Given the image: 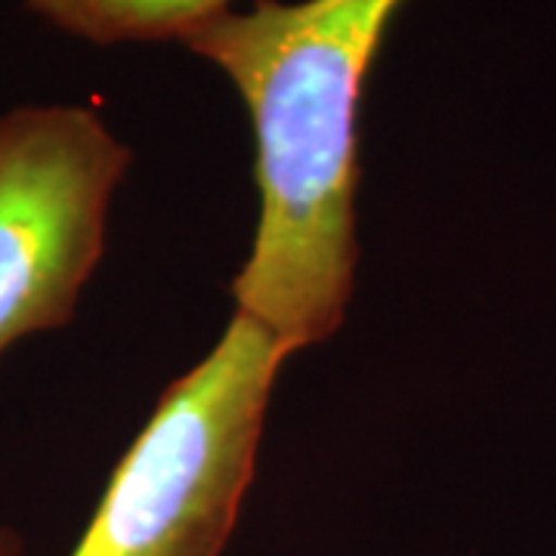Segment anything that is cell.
<instances>
[{"mask_svg":"<svg viewBox=\"0 0 556 556\" xmlns=\"http://www.w3.org/2000/svg\"><path fill=\"white\" fill-rule=\"evenodd\" d=\"M35 16L72 38L115 43L186 40L236 10V0H22Z\"/></svg>","mask_w":556,"mask_h":556,"instance_id":"4","label":"cell"},{"mask_svg":"<svg viewBox=\"0 0 556 556\" xmlns=\"http://www.w3.org/2000/svg\"><path fill=\"white\" fill-rule=\"evenodd\" d=\"M0 556H25V544L16 529L0 522Z\"/></svg>","mask_w":556,"mask_h":556,"instance_id":"5","label":"cell"},{"mask_svg":"<svg viewBox=\"0 0 556 556\" xmlns=\"http://www.w3.org/2000/svg\"><path fill=\"white\" fill-rule=\"evenodd\" d=\"M405 0H257L186 47L248 109L260 214L232 281L236 313L291 353L328 340L356 285L358 118L368 75Z\"/></svg>","mask_w":556,"mask_h":556,"instance_id":"1","label":"cell"},{"mask_svg":"<svg viewBox=\"0 0 556 556\" xmlns=\"http://www.w3.org/2000/svg\"><path fill=\"white\" fill-rule=\"evenodd\" d=\"M288 356L254 318H229L207 356L161 393L68 556H223Z\"/></svg>","mask_w":556,"mask_h":556,"instance_id":"2","label":"cell"},{"mask_svg":"<svg viewBox=\"0 0 556 556\" xmlns=\"http://www.w3.org/2000/svg\"><path fill=\"white\" fill-rule=\"evenodd\" d=\"M130 164V146L87 105L0 115V356L75 318Z\"/></svg>","mask_w":556,"mask_h":556,"instance_id":"3","label":"cell"}]
</instances>
